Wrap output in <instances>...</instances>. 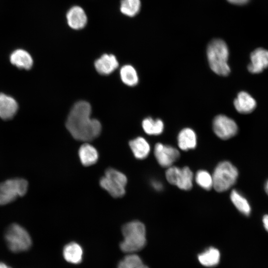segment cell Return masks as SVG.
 Listing matches in <instances>:
<instances>
[{"instance_id":"6da1fadb","label":"cell","mask_w":268,"mask_h":268,"mask_svg":"<svg viewBox=\"0 0 268 268\" xmlns=\"http://www.w3.org/2000/svg\"><path fill=\"white\" fill-rule=\"evenodd\" d=\"M91 113V106L86 101H78L72 107L66 126L75 139L88 141L99 135L101 124L98 120L90 118Z\"/></svg>"},{"instance_id":"7a4b0ae2","label":"cell","mask_w":268,"mask_h":268,"mask_svg":"<svg viewBox=\"0 0 268 268\" xmlns=\"http://www.w3.org/2000/svg\"><path fill=\"white\" fill-rule=\"evenodd\" d=\"M124 240L120 244L121 250L133 253L141 250L146 245V229L144 224L137 220L128 222L122 227Z\"/></svg>"},{"instance_id":"3957f363","label":"cell","mask_w":268,"mask_h":268,"mask_svg":"<svg viewBox=\"0 0 268 268\" xmlns=\"http://www.w3.org/2000/svg\"><path fill=\"white\" fill-rule=\"evenodd\" d=\"M206 53L209 67L214 72L221 76L229 74V51L224 41L219 39L212 40L207 46Z\"/></svg>"},{"instance_id":"277c9868","label":"cell","mask_w":268,"mask_h":268,"mask_svg":"<svg viewBox=\"0 0 268 268\" xmlns=\"http://www.w3.org/2000/svg\"><path fill=\"white\" fill-rule=\"evenodd\" d=\"M212 176L213 188L218 192H223L235 184L238 177V171L231 162L224 161L217 164Z\"/></svg>"},{"instance_id":"5b68a950","label":"cell","mask_w":268,"mask_h":268,"mask_svg":"<svg viewBox=\"0 0 268 268\" xmlns=\"http://www.w3.org/2000/svg\"><path fill=\"white\" fill-rule=\"evenodd\" d=\"M4 239L8 249L13 253H19L29 250L32 241L28 232L19 224L9 225L4 233Z\"/></svg>"},{"instance_id":"8992f818","label":"cell","mask_w":268,"mask_h":268,"mask_svg":"<svg viewBox=\"0 0 268 268\" xmlns=\"http://www.w3.org/2000/svg\"><path fill=\"white\" fill-rule=\"evenodd\" d=\"M127 183L126 175L112 168L106 170L105 176L100 180L101 187L114 198H120L125 195Z\"/></svg>"},{"instance_id":"52a82bcc","label":"cell","mask_w":268,"mask_h":268,"mask_svg":"<svg viewBox=\"0 0 268 268\" xmlns=\"http://www.w3.org/2000/svg\"><path fill=\"white\" fill-rule=\"evenodd\" d=\"M27 189L28 183L23 179H12L0 183V205L8 204L24 196Z\"/></svg>"},{"instance_id":"ba28073f","label":"cell","mask_w":268,"mask_h":268,"mask_svg":"<svg viewBox=\"0 0 268 268\" xmlns=\"http://www.w3.org/2000/svg\"><path fill=\"white\" fill-rule=\"evenodd\" d=\"M165 176L170 184L181 190L188 191L193 187V173L188 167L180 168L171 166L167 168Z\"/></svg>"},{"instance_id":"9c48e42d","label":"cell","mask_w":268,"mask_h":268,"mask_svg":"<svg viewBox=\"0 0 268 268\" xmlns=\"http://www.w3.org/2000/svg\"><path fill=\"white\" fill-rule=\"evenodd\" d=\"M212 128L215 134L223 140L233 137L238 132V126L235 122L224 115H217L214 118Z\"/></svg>"},{"instance_id":"30bf717a","label":"cell","mask_w":268,"mask_h":268,"mask_svg":"<svg viewBox=\"0 0 268 268\" xmlns=\"http://www.w3.org/2000/svg\"><path fill=\"white\" fill-rule=\"evenodd\" d=\"M154 154L159 164L165 168L172 166L180 156V152L177 149L159 142L154 146Z\"/></svg>"},{"instance_id":"8fae6325","label":"cell","mask_w":268,"mask_h":268,"mask_svg":"<svg viewBox=\"0 0 268 268\" xmlns=\"http://www.w3.org/2000/svg\"><path fill=\"white\" fill-rule=\"evenodd\" d=\"M251 63L248 66V70L252 73H259L268 67V51L258 48L251 54Z\"/></svg>"},{"instance_id":"7c38bea8","label":"cell","mask_w":268,"mask_h":268,"mask_svg":"<svg viewBox=\"0 0 268 268\" xmlns=\"http://www.w3.org/2000/svg\"><path fill=\"white\" fill-rule=\"evenodd\" d=\"M119 63L116 57L111 54H104L96 60L95 67L98 73L108 75L114 71L118 67Z\"/></svg>"},{"instance_id":"4fadbf2b","label":"cell","mask_w":268,"mask_h":268,"mask_svg":"<svg viewBox=\"0 0 268 268\" xmlns=\"http://www.w3.org/2000/svg\"><path fill=\"white\" fill-rule=\"evenodd\" d=\"M236 110L241 114H249L254 111L256 107V102L249 93L240 92L234 100Z\"/></svg>"},{"instance_id":"5bb4252c","label":"cell","mask_w":268,"mask_h":268,"mask_svg":"<svg viewBox=\"0 0 268 268\" xmlns=\"http://www.w3.org/2000/svg\"><path fill=\"white\" fill-rule=\"evenodd\" d=\"M16 101L11 97L0 93V118L3 120L12 119L18 110Z\"/></svg>"},{"instance_id":"9a60e30c","label":"cell","mask_w":268,"mask_h":268,"mask_svg":"<svg viewBox=\"0 0 268 268\" xmlns=\"http://www.w3.org/2000/svg\"><path fill=\"white\" fill-rule=\"evenodd\" d=\"M67 18L69 26L74 29L83 28L87 23V17L84 11L78 6H73L68 11Z\"/></svg>"},{"instance_id":"2e32d148","label":"cell","mask_w":268,"mask_h":268,"mask_svg":"<svg viewBox=\"0 0 268 268\" xmlns=\"http://www.w3.org/2000/svg\"><path fill=\"white\" fill-rule=\"evenodd\" d=\"M177 140L178 146L184 151L194 149L197 143L195 132L189 128H184L180 132Z\"/></svg>"},{"instance_id":"e0dca14e","label":"cell","mask_w":268,"mask_h":268,"mask_svg":"<svg viewBox=\"0 0 268 268\" xmlns=\"http://www.w3.org/2000/svg\"><path fill=\"white\" fill-rule=\"evenodd\" d=\"M63 254L67 262L73 264H78L82 260L83 249L79 244L72 242L65 246Z\"/></svg>"},{"instance_id":"ac0fdd59","label":"cell","mask_w":268,"mask_h":268,"mask_svg":"<svg viewBox=\"0 0 268 268\" xmlns=\"http://www.w3.org/2000/svg\"><path fill=\"white\" fill-rule=\"evenodd\" d=\"M129 145L134 157L138 159H144L149 154L150 145L142 137H137L131 140Z\"/></svg>"},{"instance_id":"d6986e66","label":"cell","mask_w":268,"mask_h":268,"mask_svg":"<svg viewBox=\"0 0 268 268\" xmlns=\"http://www.w3.org/2000/svg\"><path fill=\"white\" fill-rule=\"evenodd\" d=\"M78 155L81 163L85 166L94 164L98 159V153L92 145L86 143L80 147Z\"/></svg>"},{"instance_id":"ffe728a7","label":"cell","mask_w":268,"mask_h":268,"mask_svg":"<svg viewBox=\"0 0 268 268\" xmlns=\"http://www.w3.org/2000/svg\"><path fill=\"white\" fill-rule=\"evenodd\" d=\"M10 61L12 64L19 68L29 69L33 65V60L30 55L21 49L14 51L10 55Z\"/></svg>"},{"instance_id":"44dd1931","label":"cell","mask_w":268,"mask_h":268,"mask_svg":"<svg viewBox=\"0 0 268 268\" xmlns=\"http://www.w3.org/2000/svg\"><path fill=\"white\" fill-rule=\"evenodd\" d=\"M198 260L205 267H214L219 263L220 253L217 249L212 247H209L198 255Z\"/></svg>"},{"instance_id":"7402d4cb","label":"cell","mask_w":268,"mask_h":268,"mask_svg":"<svg viewBox=\"0 0 268 268\" xmlns=\"http://www.w3.org/2000/svg\"><path fill=\"white\" fill-rule=\"evenodd\" d=\"M230 199L236 208L243 214L248 216L251 213V206L247 200L238 191L233 190Z\"/></svg>"},{"instance_id":"603a6c76","label":"cell","mask_w":268,"mask_h":268,"mask_svg":"<svg viewBox=\"0 0 268 268\" xmlns=\"http://www.w3.org/2000/svg\"><path fill=\"white\" fill-rule=\"evenodd\" d=\"M142 127L146 134L149 135H159L163 131L164 124L159 119L154 120L149 117L143 120Z\"/></svg>"},{"instance_id":"cb8c5ba5","label":"cell","mask_w":268,"mask_h":268,"mask_svg":"<svg viewBox=\"0 0 268 268\" xmlns=\"http://www.w3.org/2000/svg\"><path fill=\"white\" fill-rule=\"evenodd\" d=\"M120 76L122 81L130 86H135L138 82V77L135 69L129 65L122 67L120 69Z\"/></svg>"},{"instance_id":"d4e9b609","label":"cell","mask_w":268,"mask_h":268,"mask_svg":"<svg viewBox=\"0 0 268 268\" xmlns=\"http://www.w3.org/2000/svg\"><path fill=\"white\" fill-rule=\"evenodd\" d=\"M118 268H148V267L143 264L138 256L132 254L126 256L119 262Z\"/></svg>"},{"instance_id":"484cf974","label":"cell","mask_w":268,"mask_h":268,"mask_svg":"<svg viewBox=\"0 0 268 268\" xmlns=\"http://www.w3.org/2000/svg\"><path fill=\"white\" fill-rule=\"evenodd\" d=\"M140 8L139 0H121L120 9L125 15L134 16L139 12Z\"/></svg>"},{"instance_id":"4316f807","label":"cell","mask_w":268,"mask_h":268,"mask_svg":"<svg viewBox=\"0 0 268 268\" xmlns=\"http://www.w3.org/2000/svg\"><path fill=\"white\" fill-rule=\"evenodd\" d=\"M195 181L200 187L205 190H209L213 187L212 176L206 170L198 171L195 176Z\"/></svg>"},{"instance_id":"83f0119b","label":"cell","mask_w":268,"mask_h":268,"mask_svg":"<svg viewBox=\"0 0 268 268\" xmlns=\"http://www.w3.org/2000/svg\"><path fill=\"white\" fill-rule=\"evenodd\" d=\"M151 186L156 191H160L162 190L163 186L162 183L158 180H154L151 181Z\"/></svg>"},{"instance_id":"f1b7e54d","label":"cell","mask_w":268,"mask_h":268,"mask_svg":"<svg viewBox=\"0 0 268 268\" xmlns=\"http://www.w3.org/2000/svg\"><path fill=\"white\" fill-rule=\"evenodd\" d=\"M249 0H227L229 2L235 4H244L246 3Z\"/></svg>"},{"instance_id":"f546056e","label":"cell","mask_w":268,"mask_h":268,"mask_svg":"<svg viewBox=\"0 0 268 268\" xmlns=\"http://www.w3.org/2000/svg\"><path fill=\"white\" fill-rule=\"evenodd\" d=\"M263 223L265 229L268 232V215L266 214L263 217Z\"/></svg>"},{"instance_id":"4dcf8cb0","label":"cell","mask_w":268,"mask_h":268,"mask_svg":"<svg viewBox=\"0 0 268 268\" xmlns=\"http://www.w3.org/2000/svg\"><path fill=\"white\" fill-rule=\"evenodd\" d=\"M0 268H11L3 263L0 262Z\"/></svg>"},{"instance_id":"1f68e13d","label":"cell","mask_w":268,"mask_h":268,"mask_svg":"<svg viewBox=\"0 0 268 268\" xmlns=\"http://www.w3.org/2000/svg\"><path fill=\"white\" fill-rule=\"evenodd\" d=\"M265 191H266V193L268 195V180L267 181V182H266V183L265 184Z\"/></svg>"}]
</instances>
